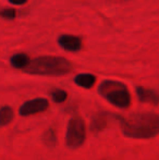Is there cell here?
<instances>
[{
  "label": "cell",
  "mask_w": 159,
  "mask_h": 160,
  "mask_svg": "<svg viewBox=\"0 0 159 160\" xmlns=\"http://www.w3.org/2000/svg\"><path fill=\"white\" fill-rule=\"evenodd\" d=\"M123 135L134 139H148L159 134V114L136 112L127 118H120Z\"/></svg>",
  "instance_id": "1"
},
{
  "label": "cell",
  "mask_w": 159,
  "mask_h": 160,
  "mask_svg": "<svg viewBox=\"0 0 159 160\" xmlns=\"http://www.w3.org/2000/svg\"><path fill=\"white\" fill-rule=\"evenodd\" d=\"M73 65L68 59L55 56H42L31 60L23 70L25 73L42 76H62L70 73Z\"/></svg>",
  "instance_id": "2"
},
{
  "label": "cell",
  "mask_w": 159,
  "mask_h": 160,
  "mask_svg": "<svg viewBox=\"0 0 159 160\" xmlns=\"http://www.w3.org/2000/svg\"><path fill=\"white\" fill-rule=\"evenodd\" d=\"M98 94L109 103L120 109H127L131 106V95L123 83L119 81L106 80L98 86Z\"/></svg>",
  "instance_id": "3"
},
{
  "label": "cell",
  "mask_w": 159,
  "mask_h": 160,
  "mask_svg": "<svg viewBox=\"0 0 159 160\" xmlns=\"http://www.w3.org/2000/svg\"><path fill=\"white\" fill-rule=\"evenodd\" d=\"M86 138V127L81 118L69 120L66 132V146L69 149H77L84 144Z\"/></svg>",
  "instance_id": "4"
},
{
  "label": "cell",
  "mask_w": 159,
  "mask_h": 160,
  "mask_svg": "<svg viewBox=\"0 0 159 160\" xmlns=\"http://www.w3.org/2000/svg\"><path fill=\"white\" fill-rule=\"evenodd\" d=\"M48 107L49 101L46 98H34L22 103L19 109V113L22 117H30L46 111Z\"/></svg>",
  "instance_id": "5"
},
{
  "label": "cell",
  "mask_w": 159,
  "mask_h": 160,
  "mask_svg": "<svg viewBox=\"0 0 159 160\" xmlns=\"http://www.w3.org/2000/svg\"><path fill=\"white\" fill-rule=\"evenodd\" d=\"M113 117L112 114L108 113V112L99 111L95 113L91 118V122H89V131L93 133L94 135L99 134L100 132L105 130L108 125L109 119Z\"/></svg>",
  "instance_id": "6"
},
{
  "label": "cell",
  "mask_w": 159,
  "mask_h": 160,
  "mask_svg": "<svg viewBox=\"0 0 159 160\" xmlns=\"http://www.w3.org/2000/svg\"><path fill=\"white\" fill-rule=\"evenodd\" d=\"M58 44L61 48L71 52H77L82 48V39L79 36L61 35L58 38Z\"/></svg>",
  "instance_id": "7"
},
{
  "label": "cell",
  "mask_w": 159,
  "mask_h": 160,
  "mask_svg": "<svg viewBox=\"0 0 159 160\" xmlns=\"http://www.w3.org/2000/svg\"><path fill=\"white\" fill-rule=\"evenodd\" d=\"M136 95L141 102L149 103L152 106H158L159 105V95L155 91L149 88H145L143 86L136 87Z\"/></svg>",
  "instance_id": "8"
},
{
  "label": "cell",
  "mask_w": 159,
  "mask_h": 160,
  "mask_svg": "<svg viewBox=\"0 0 159 160\" xmlns=\"http://www.w3.org/2000/svg\"><path fill=\"white\" fill-rule=\"evenodd\" d=\"M74 83L80 87L89 89L95 85L96 76L91 73H81L74 78Z\"/></svg>",
  "instance_id": "9"
},
{
  "label": "cell",
  "mask_w": 159,
  "mask_h": 160,
  "mask_svg": "<svg viewBox=\"0 0 159 160\" xmlns=\"http://www.w3.org/2000/svg\"><path fill=\"white\" fill-rule=\"evenodd\" d=\"M42 142L46 147L48 148H55L57 146L58 138L57 134H56V131L53 128H49L42 133Z\"/></svg>",
  "instance_id": "10"
},
{
  "label": "cell",
  "mask_w": 159,
  "mask_h": 160,
  "mask_svg": "<svg viewBox=\"0 0 159 160\" xmlns=\"http://www.w3.org/2000/svg\"><path fill=\"white\" fill-rule=\"evenodd\" d=\"M31 62V59L25 53H17L12 56L10 59V63L15 69H22L24 70Z\"/></svg>",
  "instance_id": "11"
},
{
  "label": "cell",
  "mask_w": 159,
  "mask_h": 160,
  "mask_svg": "<svg viewBox=\"0 0 159 160\" xmlns=\"http://www.w3.org/2000/svg\"><path fill=\"white\" fill-rule=\"evenodd\" d=\"M0 113H1V127L2 128L10 124V123L12 122L13 118H14L13 109L11 107H9V106H2L1 110H0Z\"/></svg>",
  "instance_id": "12"
},
{
  "label": "cell",
  "mask_w": 159,
  "mask_h": 160,
  "mask_svg": "<svg viewBox=\"0 0 159 160\" xmlns=\"http://www.w3.org/2000/svg\"><path fill=\"white\" fill-rule=\"evenodd\" d=\"M50 96L52 98V100L57 103H61L63 101H66V99L68 98V94H67L66 91L63 89H53L50 93Z\"/></svg>",
  "instance_id": "13"
},
{
  "label": "cell",
  "mask_w": 159,
  "mask_h": 160,
  "mask_svg": "<svg viewBox=\"0 0 159 160\" xmlns=\"http://www.w3.org/2000/svg\"><path fill=\"white\" fill-rule=\"evenodd\" d=\"M15 15H17V12H15L14 9H3V10L1 11V17L3 18V19H7V20H12L15 18Z\"/></svg>",
  "instance_id": "14"
},
{
  "label": "cell",
  "mask_w": 159,
  "mask_h": 160,
  "mask_svg": "<svg viewBox=\"0 0 159 160\" xmlns=\"http://www.w3.org/2000/svg\"><path fill=\"white\" fill-rule=\"evenodd\" d=\"M10 3L12 4H17V6H23L27 2V0H8Z\"/></svg>",
  "instance_id": "15"
},
{
  "label": "cell",
  "mask_w": 159,
  "mask_h": 160,
  "mask_svg": "<svg viewBox=\"0 0 159 160\" xmlns=\"http://www.w3.org/2000/svg\"><path fill=\"white\" fill-rule=\"evenodd\" d=\"M104 160H107V159H104Z\"/></svg>",
  "instance_id": "16"
}]
</instances>
